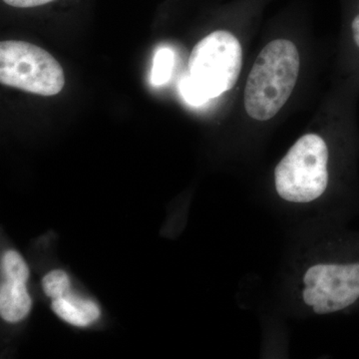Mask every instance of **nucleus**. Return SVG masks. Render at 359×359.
<instances>
[{"label": "nucleus", "mask_w": 359, "mask_h": 359, "mask_svg": "<svg viewBox=\"0 0 359 359\" xmlns=\"http://www.w3.org/2000/svg\"><path fill=\"white\" fill-rule=\"evenodd\" d=\"M242 63L240 41L231 32H212L194 47L180 93L194 107L204 105L235 86Z\"/></svg>", "instance_id": "obj_1"}, {"label": "nucleus", "mask_w": 359, "mask_h": 359, "mask_svg": "<svg viewBox=\"0 0 359 359\" xmlns=\"http://www.w3.org/2000/svg\"><path fill=\"white\" fill-rule=\"evenodd\" d=\"M299 50L294 42H269L259 54L245 89V108L257 121L275 117L289 100L299 77Z\"/></svg>", "instance_id": "obj_2"}, {"label": "nucleus", "mask_w": 359, "mask_h": 359, "mask_svg": "<svg viewBox=\"0 0 359 359\" xmlns=\"http://www.w3.org/2000/svg\"><path fill=\"white\" fill-rule=\"evenodd\" d=\"M328 148L316 134L302 136L275 169V188L280 199L290 204H311L327 191Z\"/></svg>", "instance_id": "obj_3"}, {"label": "nucleus", "mask_w": 359, "mask_h": 359, "mask_svg": "<svg viewBox=\"0 0 359 359\" xmlns=\"http://www.w3.org/2000/svg\"><path fill=\"white\" fill-rule=\"evenodd\" d=\"M0 82L37 95L54 96L65 87V71L41 47L9 40L0 43Z\"/></svg>", "instance_id": "obj_4"}, {"label": "nucleus", "mask_w": 359, "mask_h": 359, "mask_svg": "<svg viewBox=\"0 0 359 359\" xmlns=\"http://www.w3.org/2000/svg\"><path fill=\"white\" fill-rule=\"evenodd\" d=\"M301 297L316 316L351 308L359 302V261L311 264L302 275Z\"/></svg>", "instance_id": "obj_5"}, {"label": "nucleus", "mask_w": 359, "mask_h": 359, "mask_svg": "<svg viewBox=\"0 0 359 359\" xmlns=\"http://www.w3.org/2000/svg\"><path fill=\"white\" fill-rule=\"evenodd\" d=\"M53 313L68 325L76 327H87L100 318V306L96 302L70 290L58 299H52Z\"/></svg>", "instance_id": "obj_6"}, {"label": "nucleus", "mask_w": 359, "mask_h": 359, "mask_svg": "<svg viewBox=\"0 0 359 359\" xmlns=\"http://www.w3.org/2000/svg\"><path fill=\"white\" fill-rule=\"evenodd\" d=\"M32 309V299L27 282L4 278L0 285V314L9 323H20Z\"/></svg>", "instance_id": "obj_7"}, {"label": "nucleus", "mask_w": 359, "mask_h": 359, "mask_svg": "<svg viewBox=\"0 0 359 359\" xmlns=\"http://www.w3.org/2000/svg\"><path fill=\"white\" fill-rule=\"evenodd\" d=\"M44 294L51 299H58L72 290L70 276L63 269H52L42 278Z\"/></svg>", "instance_id": "obj_8"}, {"label": "nucleus", "mask_w": 359, "mask_h": 359, "mask_svg": "<svg viewBox=\"0 0 359 359\" xmlns=\"http://www.w3.org/2000/svg\"><path fill=\"white\" fill-rule=\"evenodd\" d=\"M2 278H16L28 282L30 276L29 268L20 252L9 250L4 252L1 259Z\"/></svg>", "instance_id": "obj_9"}, {"label": "nucleus", "mask_w": 359, "mask_h": 359, "mask_svg": "<svg viewBox=\"0 0 359 359\" xmlns=\"http://www.w3.org/2000/svg\"><path fill=\"white\" fill-rule=\"evenodd\" d=\"M175 56L170 48H160L156 52L153 61L151 81L156 86L166 84L173 72Z\"/></svg>", "instance_id": "obj_10"}, {"label": "nucleus", "mask_w": 359, "mask_h": 359, "mask_svg": "<svg viewBox=\"0 0 359 359\" xmlns=\"http://www.w3.org/2000/svg\"><path fill=\"white\" fill-rule=\"evenodd\" d=\"M6 4L18 8H30V7H36L44 6L54 0H4Z\"/></svg>", "instance_id": "obj_11"}, {"label": "nucleus", "mask_w": 359, "mask_h": 359, "mask_svg": "<svg viewBox=\"0 0 359 359\" xmlns=\"http://www.w3.org/2000/svg\"><path fill=\"white\" fill-rule=\"evenodd\" d=\"M351 30H353L354 42L359 47V14L354 18L353 25H351Z\"/></svg>", "instance_id": "obj_12"}]
</instances>
